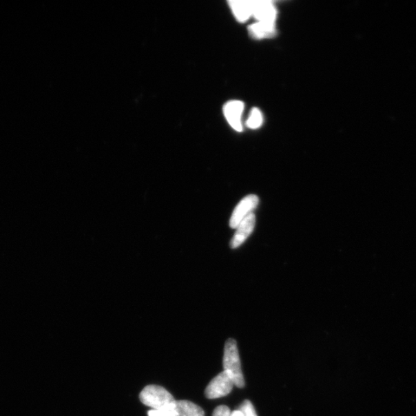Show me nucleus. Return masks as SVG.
Returning a JSON list of instances; mask_svg holds the SVG:
<instances>
[{"label": "nucleus", "mask_w": 416, "mask_h": 416, "mask_svg": "<svg viewBox=\"0 0 416 416\" xmlns=\"http://www.w3.org/2000/svg\"><path fill=\"white\" fill-rule=\"evenodd\" d=\"M143 404L152 407L154 410H174L175 400L172 395L159 386H147L140 394Z\"/></svg>", "instance_id": "obj_1"}, {"label": "nucleus", "mask_w": 416, "mask_h": 416, "mask_svg": "<svg viewBox=\"0 0 416 416\" xmlns=\"http://www.w3.org/2000/svg\"><path fill=\"white\" fill-rule=\"evenodd\" d=\"M223 366L225 371L231 375L233 384L238 388H243L244 375L240 366L237 342L235 340L230 339L225 343Z\"/></svg>", "instance_id": "obj_2"}, {"label": "nucleus", "mask_w": 416, "mask_h": 416, "mask_svg": "<svg viewBox=\"0 0 416 416\" xmlns=\"http://www.w3.org/2000/svg\"><path fill=\"white\" fill-rule=\"evenodd\" d=\"M235 386L230 373L224 371L218 375L208 384L205 389V396L207 399H214L224 397L229 395Z\"/></svg>", "instance_id": "obj_3"}, {"label": "nucleus", "mask_w": 416, "mask_h": 416, "mask_svg": "<svg viewBox=\"0 0 416 416\" xmlns=\"http://www.w3.org/2000/svg\"><path fill=\"white\" fill-rule=\"evenodd\" d=\"M259 204V198L257 195L250 194L240 201L232 213L230 220L231 229H237L242 220L256 209Z\"/></svg>", "instance_id": "obj_4"}, {"label": "nucleus", "mask_w": 416, "mask_h": 416, "mask_svg": "<svg viewBox=\"0 0 416 416\" xmlns=\"http://www.w3.org/2000/svg\"><path fill=\"white\" fill-rule=\"evenodd\" d=\"M251 10L258 22L275 23L277 11L269 0H251Z\"/></svg>", "instance_id": "obj_5"}, {"label": "nucleus", "mask_w": 416, "mask_h": 416, "mask_svg": "<svg viewBox=\"0 0 416 416\" xmlns=\"http://www.w3.org/2000/svg\"><path fill=\"white\" fill-rule=\"evenodd\" d=\"M245 105L242 101H231L227 102L224 107V114L231 127L236 131L242 132V116Z\"/></svg>", "instance_id": "obj_6"}, {"label": "nucleus", "mask_w": 416, "mask_h": 416, "mask_svg": "<svg viewBox=\"0 0 416 416\" xmlns=\"http://www.w3.org/2000/svg\"><path fill=\"white\" fill-rule=\"evenodd\" d=\"M256 222V214L251 213L246 217L237 227V231L231 239V248L237 249L242 245L251 235L255 229Z\"/></svg>", "instance_id": "obj_7"}, {"label": "nucleus", "mask_w": 416, "mask_h": 416, "mask_svg": "<svg viewBox=\"0 0 416 416\" xmlns=\"http://www.w3.org/2000/svg\"><path fill=\"white\" fill-rule=\"evenodd\" d=\"M229 5L239 22H245L252 16L251 0H231Z\"/></svg>", "instance_id": "obj_8"}, {"label": "nucleus", "mask_w": 416, "mask_h": 416, "mask_svg": "<svg viewBox=\"0 0 416 416\" xmlns=\"http://www.w3.org/2000/svg\"><path fill=\"white\" fill-rule=\"evenodd\" d=\"M174 411L179 416H205L202 408L194 403L186 400L176 401Z\"/></svg>", "instance_id": "obj_9"}, {"label": "nucleus", "mask_w": 416, "mask_h": 416, "mask_svg": "<svg viewBox=\"0 0 416 416\" xmlns=\"http://www.w3.org/2000/svg\"><path fill=\"white\" fill-rule=\"evenodd\" d=\"M249 31L252 37L257 39L271 37L275 32V23L257 22L251 25Z\"/></svg>", "instance_id": "obj_10"}, {"label": "nucleus", "mask_w": 416, "mask_h": 416, "mask_svg": "<svg viewBox=\"0 0 416 416\" xmlns=\"http://www.w3.org/2000/svg\"><path fill=\"white\" fill-rule=\"evenodd\" d=\"M263 116L262 112L257 108L251 110L246 125L251 129H258L262 125Z\"/></svg>", "instance_id": "obj_11"}, {"label": "nucleus", "mask_w": 416, "mask_h": 416, "mask_svg": "<svg viewBox=\"0 0 416 416\" xmlns=\"http://www.w3.org/2000/svg\"><path fill=\"white\" fill-rule=\"evenodd\" d=\"M243 416H257L256 409L249 400H245L240 407Z\"/></svg>", "instance_id": "obj_12"}, {"label": "nucleus", "mask_w": 416, "mask_h": 416, "mask_svg": "<svg viewBox=\"0 0 416 416\" xmlns=\"http://www.w3.org/2000/svg\"><path fill=\"white\" fill-rule=\"evenodd\" d=\"M230 408L225 406H220L214 409L213 416H231Z\"/></svg>", "instance_id": "obj_13"}, {"label": "nucleus", "mask_w": 416, "mask_h": 416, "mask_svg": "<svg viewBox=\"0 0 416 416\" xmlns=\"http://www.w3.org/2000/svg\"><path fill=\"white\" fill-rule=\"evenodd\" d=\"M149 416H179L174 410H151L148 412Z\"/></svg>", "instance_id": "obj_14"}, {"label": "nucleus", "mask_w": 416, "mask_h": 416, "mask_svg": "<svg viewBox=\"0 0 416 416\" xmlns=\"http://www.w3.org/2000/svg\"><path fill=\"white\" fill-rule=\"evenodd\" d=\"M231 416H243L242 412L237 410L231 413Z\"/></svg>", "instance_id": "obj_15"}]
</instances>
